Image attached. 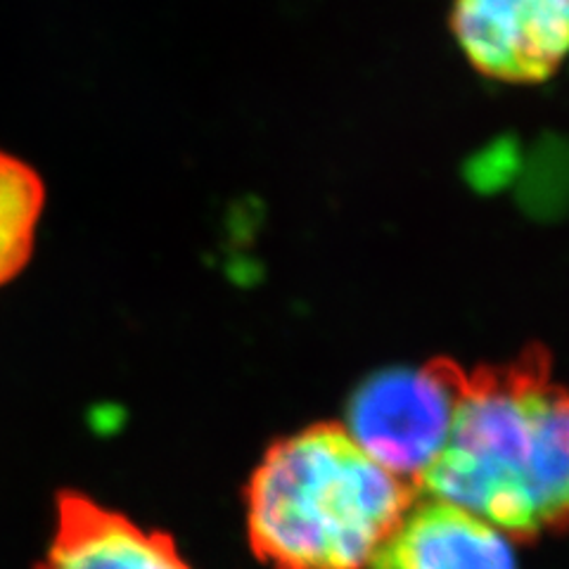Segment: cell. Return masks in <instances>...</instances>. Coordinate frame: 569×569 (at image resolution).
Wrapping results in <instances>:
<instances>
[{
	"instance_id": "cell-1",
	"label": "cell",
	"mask_w": 569,
	"mask_h": 569,
	"mask_svg": "<svg viewBox=\"0 0 569 569\" xmlns=\"http://www.w3.org/2000/svg\"><path fill=\"white\" fill-rule=\"evenodd\" d=\"M418 485L508 539L569 529V385L541 347L462 368L451 437Z\"/></svg>"
},
{
	"instance_id": "cell-7",
	"label": "cell",
	"mask_w": 569,
	"mask_h": 569,
	"mask_svg": "<svg viewBox=\"0 0 569 569\" xmlns=\"http://www.w3.org/2000/svg\"><path fill=\"white\" fill-rule=\"evenodd\" d=\"M43 188L20 159L0 152V284L22 271L33 249Z\"/></svg>"
},
{
	"instance_id": "cell-4",
	"label": "cell",
	"mask_w": 569,
	"mask_h": 569,
	"mask_svg": "<svg viewBox=\"0 0 569 569\" xmlns=\"http://www.w3.org/2000/svg\"><path fill=\"white\" fill-rule=\"evenodd\" d=\"M451 31L487 79L531 86L569 58V0H451Z\"/></svg>"
},
{
	"instance_id": "cell-2",
	"label": "cell",
	"mask_w": 569,
	"mask_h": 569,
	"mask_svg": "<svg viewBox=\"0 0 569 569\" xmlns=\"http://www.w3.org/2000/svg\"><path fill=\"white\" fill-rule=\"evenodd\" d=\"M411 493L347 427L318 422L276 441L249 479V546L271 569H368Z\"/></svg>"
},
{
	"instance_id": "cell-3",
	"label": "cell",
	"mask_w": 569,
	"mask_h": 569,
	"mask_svg": "<svg viewBox=\"0 0 569 569\" xmlns=\"http://www.w3.org/2000/svg\"><path fill=\"white\" fill-rule=\"evenodd\" d=\"M462 366L435 359L420 368H385L349 399L347 432L385 470L418 482L451 437Z\"/></svg>"
},
{
	"instance_id": "cell-6",
	"label": "cell",
	"mask_w": 569,
	"mask_h": 569,
	"mask_svg": "<svg viewBox=\"0 0 569 569\" xmlns=\"http://www.w3.org/2000/svg\"><path fill=\"white\" fill-rule=\"evenodd\" d=\"M372 569H518L512 546L477 515L430 498L406 510Z\"/></svg>"
},
{
	"instance_id": "cell-5",
	"label": "cell",
	"mask_w": 569,
	"mask_h": 569,
	"mask_svg": "<svg viewBox=\"0 0 569 569\" xmlns=\"http://www.w3.org/2000/svg\"><path fill=\"white\" fill-rule=\"evenodd\" d=\"M39 569H192L169 533L142 529L83 493L58 496L56 533Z\"/></svg>"
}]
</instances>
